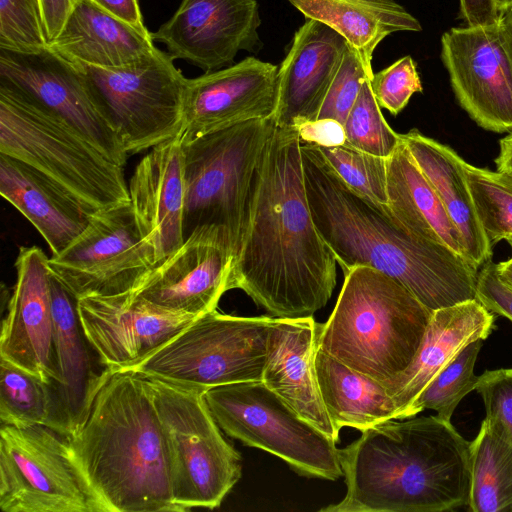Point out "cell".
<instances>
[{"instance_id":"7402d4cb","label":"cell","mask_w":512,"mask_h":512,"mask_svg":"<svg viewBox=\"0 0 512 512\" xmlns=\"http://www.w3.org/2000/svg\"><path fill=\"white\" fill-rule=\"evenodd\" d=\"M348 44L326 24L306 19L278 67L274 120L296 127L316 120Z\"/></svg>"},{"instance_id":"e0dca14e","label":"cell","mask_w":512,"mask_h":512,"mask_svg":"<svg viewBox=\"0 0 512 512\" xmlns=\"http://www.w3.org/2000/svg\"><path fill=\"white\" fill-rule=\"evenodd\" d=\"M260 25L257 0H182L151 34L174 60L211 72L233 65L239 51L257 53Z\"/></svg>"},{"instance_id":"83f0119b","label":"cell","mask_w":512,"mask_h":512,"mask_svg":"<svg viewBox=\"0 0 512 512\" xmlns=\"http://www.w3.org/2000/svg\"><path fill=\"white\" fill-rule=\"evenodd\" d=\"M413 159L439 196L458 229L466 258L477 268L491 260L492 246L477 216L467 184L465 161L449 146L417 129L400 134Z\"/></svg>"},{"instance_id":"c3c4849f","label":"cell","mask_w":512,"mask_h":512,"mask_svg":"<svg viewBox=\"0 0 512 512\" xmlns=\"http://www.w3.org/2000/svg\"><path fill=\"white\" fill-rule=\"evenodd\" d=\"M498 26L512 60V7L499 13Z\"/></svg>"},{"instance_id":"60d3db41","label":"cell","mask_w":512,"mask_h":512,"mask_svg":"<svg viewBox=\"0 0 512 512\" xmlns=\"http://www.w3.org/2000/svg\"><path fill=\"white\" fill-rule=\"evenodd\" d=\"M475 390L483 400L485 419L512 446V368L485 371Z\"/></svg>"},{"instance_id":"681fc988","label":"cell","mask_w":512,"mask_h":512,"mask_svg":"<svg viewBox=\"0 0 512 512\" xmlns=\"http://www.w3.org/2000/svg\"><path fill=\"white\" fill-rule=\"evenodd\" d=\"M496 268L501 280L512 287V257L497 263Z\"/></svg>"},{"instance_id":"8d00e7d4","label":"cell","mask_w":512,"mask_h":512,"mask_svg":"<svg viewBox=\"0 0 512 512\" xmlns=\"http://www.w3.org/2000/svg\"><path fill=\"white\" fill-rule=\"evenodd\" d=\"M346 142L364 152L388 158L400 144V134L388 125L370 86L363 83L344 123Z\"/></svg>"},{"instance_id":"5b68a950","label":"cell","mask_w":512,"mask_h":512,"mask_svg":"<svg viewBox=\"0 0 512 512\" xmlns=\"http://www.w3.org/2000/svg\"><path fill=\"white\" fill-rule=\"evenodd\" d=\"M432 311L393 277L371 267L344 273L318 348L385 386L416 356Z\"/></svg>"},{"instance_id":"484cf974","label":"cell","mask_w":512,"mask_h":512,"mask_svg":"<svg viewBox=\"0 0 512 512\" xmlns=\"http://www.w3.org/2000/svg\"><path fill=\"white\" fill-rule=\"evenodd\" d=\"M49 48L76 65L121 68L139 63L156 51L145 33L105 11L91 0H80Z\"/></svg>"},{"instance_id":"ba28073f","label":"cell","mask_w":512,"mask_h":512,"mask_svg":"<svg viewBox=\"0 0 512 512\" xmlns=\"http://www.w3.org/2000/svg\"><path fill=\"white\" fill-rule=\"evenodd\" d=\"M166 447L179 511L215 509L238 482L240 453L223 437L204 392L146 377Z\"/></svg>"},{"instance_id":"6da1fadb","label":"cell","mask_w":512,"mask_h":512,"mask_svg":"<svg viewBox=\"0 0 512 512\" xmlns=\"http://www.w3.org/2000/svg\"><path fill=\"white\" fill-rule=\"evenodd\" d=\"M336 258L308 204L295 127L275 126L255 181L231 289L275 318L311 317L336 286Z\"/></svg>"},{"instance_id":"3957f363","label":"cell","mask_w":512,"mask_h":512,"mask_svg":"<svg viewBox=\"0 0 512 512\" xmlns=\"http://www.w3.org/2000/svg\"><path fill=\"white\" fill-rule=\"evenodd\" d=\"M344 498L323 512H442L468 505L470 442L440 417L388 420L340 449Z\"/></svg>"},{"instance_id":"7bdbcfd3","label":"cell","mask_w":512,"mask_h":512,"mask_svg":"<svg viewBox=\"0 0 512 512\" xmlns=\"http://www.w3.org/2000/svg\"><path fill=\"white\" fill-rule=\"evenodd\" d=\"M300 143L320 147H333L345 144L344 125L331 118L307 121L295 127Z\"/></svg>"},{"instance_id":"4316f807","label":"cell","mask_w":512,"mask_h":512,"mask_svg":"<svg viewBox=\"0 0 512 512\" xmlns=\"http://www.w3.org/2000/svg\"><path fill=\"white\" fill-rule=\"evenodd\" d=\"M0 194L36 228L53 256L62 253L90 220V216L55 184L1 153Z\"/></svg>"},{"instance_id":"d6a6232c","label":"cell","mask_w":512,"mask_h":512,"mask_svg":"<svg viewBox=\"0 0 512 512\" xmlns=\"http://www.w3.org/2000/svg\"><path fill=\"white\" fill-rule=\"evenodd\" d=\"M0 360L1 423L50 427L52 397L49 385L9 360L1 357Z\"/></svg>"},{"instance_id":"bcb514c9","label":"cell","mask_w":512,"mask_h":512,"mask_svg":"<svg viewBox=\"0 0 512 512\" xmlns=\"http://www.w3.org/2000/svg\"><path fill=\"white\" fill-rule=\"evenodd\" d=\"M93 3L129 23L142 32L148 33L140 11L138 0H91Z\"/></svg>"},{"instance_id":"f35d334b","label":"cell","mask_w":512,"mask_h":512,"mask_svg":"<svg viewBox=\"0 0 512 512\" xmlns=\"http://www.w3.org/2000/svg\"><path fill=\"white\" fill-rule=\"evenodd\" d=\"M373 74L372 65L366 64L357 52L347 46L317 119L331 118L344 125L363 83Z\"/></svg>"},{"instance_id":"ab89813d","label":"cell","mask_w":512,"mask_h":512,"mask_svg":"<svg viewBox=\"0 0 512 512\" xmlns=\"http://www.w3.org/2000/svg\"><path fill=\"white\" fill-rule=\"evenodd\" d=\"M370 86L379 106L394 116L406 107L414 93L423 91L417 65L409 55L374 73Z\"/></svg>"},{"instance_id":"8fae6325","label":"cell","mask_w":512,"mask_h":512,"mask_svg":"<svg viewBox=\"0 0 512 512\" xmlns=\"http://www.w3.org/2000/svg\"><path fill=\"white\" fill-rule=\"evenodd\" d=\"M0 508L4 512H106L67 438L44 425L1 424Z\"/></svg>"},{"instance_id":"816d5d0a","label":"cell","mask_w":512,"mask_h":512,"mask_svg":"<svg viewBox=\"0 0 512 512\" xmlns=\"http://www.w3.org/2000/svg\"><path fill=\"white\" fill-rule=\"evenodd\" d=\"M506 241L509 243L512 250V237L507 238Z\"/></svg>"},{"instance_id":"9c48e42d","label":"cell","mask_w":512,"mask_h":512,"mask_svg":"<svg viewBox=\"0 0 512 512\" xmlns=\"http://www.w3.org/2000/svg\"><path fill=\"white\" fill-rule=\"evenodd\" d=\"M273 320L213 310L127 370L203 392L226 384L262 381Z\"/></svg>"},{"instance_id":"603a6c76","label":"cell","mask_w":512,"mask_h":512,"mask_svg":"<svg viewBox=\"0 0 512 512\" xmlns=\"http://www.w3.org/2000/svg\"><path fill=\"white\" fill-rule=\"evenodd\" d=\"M128 189L138 229L157 264L184 242L185 179L180 138L153 147L136 166Z\"/></svg>"},{"instance_id":"74e56055","label":"cell","mask_w":512,"mask_h":512,"mask_svg":"<svg viewBox=\"0 0 512 512\" xmlns=\"http://www.w3.org/2000/svg\"><path fill=\"white\" fill-rule=\"evenodd\" d=\"M48 47L40 0H0V49L38 52Z\"/></svg>"},{"instance_id":"30bf717a","label":"cell","mask_w":512,"mask_h":512,"mask_svg":"<svg viewBox=\"0 0 512 512\" xmlns=\"http://www.w3.org/2000/svg\"><path fill=\"white\" fill-rule=\"evenodd\" d=\"M219 427L243 444L267 451L301 476H343L336 442L299 416L262 381L240 382L204 392Z\"/></svg>"},{"instance_id":"f907efd6","label":"cell","mask_w":512,"mask_h":512,"mask_svg":"<svg viewBox=\"0 0 512 512\" xmlns=\"http://www.w3.org/2000/svg\"><path fill=\"white\" fill-rule=\"evenodd\" d=\"M492 2L499 13L512 7V0H492Z\"/></svg>"},{"instance_id":"f546056e","label":"cell","mask_w":512,"mask_h":512,"mask_svg":"<svg viewBox=\"0 0 512 512\" xmlns=\"http://www.w3.org/2000/svg\"><path fill=\"white\" fill-rule=\"evenodd\" d=\"M306 19L322 22L340 34L362 60L394 32H420V22L395 0H287Z\"/></svg>"},{"instance_id":"4fadbf2b","label":"cell","mask_w":512,"mask_h":512,"mask_svg":"<svg viewBox=\"0 0 512 512\" xmlns=\"http://www.w3.org/2000/svg\"><path fill=\"white\" fill-rule=\"evenodd\" d=\"M155 265L130 203L91 215L83 232L48 259L52 275L76 299L132 291Z\"/></svg>"},{"instance_id":"44dd1931","label":"cell","mask_w":512,"mask_h":512,"mask_svg":"<svg viewBox=\"0 0 512 512\" xmlns=\"http://www.w3.org/2000/svg\"><path fill=\"white\" fill-rule=\"evenodd\" d=\"M54 348L60 382L50 387L51 429L70 436L83 421L100 385L110 371L99 359L80 325L77 299L50 276Z\"/></svg>"},{"instance_id":"2e32d148","label":"cell","mask_w":512,"mask_h":512,"mask_svg":"<svg viewBox=\"0 0 512 512\" xmlns=\"http://www.w3.org/2000/svg\"><path fill=\"white\" fill-rule=\"evenodd\" d=\"M234 261L229 234L204 226L158 262L132 291L161 309L200 316L216 310L222 295L232 290Z\"/></svg>"},{"instance_id":"8992f818","label":"cell","mask_w":512,"mask_h":512,"mask_svg":"<svg viewBox=\"0 0 512 512\" xmlns=\"http://www.w3.org/2000/svg\"><path fill=\"white\" fill-rule=\"evenodd\" d=\"M0 153L40 173L89 216L130 203L124 167L60 118L3 87Z\"/></svg>"},{"instance_id":"52a82bcc","label":"cell","mask_w":512,"mask_h":512,"mask_svg":"<svg viewBox=\"0 0 512 512\" xmlns=\"http://www.w3.org/2000/svg\"><path fill=\"white\" fill-rule=\"evenodd\" d=\"M274 117L254 119L182 142L184 240L204 226L230 236L236 254L244 235L260 163Z\"/></svg>"},{"instance_id":"4dcf8cb0","label":"cell","mask_w":512,"mask_h":512,"mask_svg":"<svg viewBox=\"0 0 512 512\" xmlns=\"http://www.w3.org/2000/svg\"><path fill=\"white\" fill-rule=\"evenodd\" d=\"M315 368L322 401L335 428L364 431L396 419L397 410L386 386L361 374L321 349Z\"/></svg>"},{"instance_id":"f6af8a7d","label":"cell","mask_w":512,"mask_h":512,"mask_svg":"<svg viewBox=\"0 0 512 512\" xmlns=\"http://www.w3.org/2000/svg\"><path fill=\"white\" fill-rule=\"evenodd\" d=\"M460 17L469 26H488L498 22L499 12L492 0H459Z\"/></svg>"},{"instance_id":"5bb4252c","label":"cell","mask_w":512,"mask_h":512,"mask_svg":"<svg viewBox=\"0 0 512 512\" xmlns=\"http://www.w3.org/2000/svg\"><path fill=\"white\" fill-rule=\"evenodd\" d=\"M0 87L60 118L111 161L125 166L129 155L118 131L76 64L49 47L38 52L0 49Z\"/></svg>"},{"instance_id":"9a60e30c","label":"cell","mask_w":512,"mask_h":512,"mask_svg":"<svg viewBox=\"0 0 512 512\" xmlns=\"http://www.w3.org/2000/svg\"><path fill=\"white\" fill-rule=\"evenodd\" d=\"M441 60L470 118L486 130L512 132V60L498 22L449 29L441 37Z\"/></svg>"},{"instance_id":"836d02e7","label":"cell","mask_w":512,"mask_h":512,"mask_svg":"<svg viewBox=\"0 0 512 512\" xmlns=\"http://www.w3.org/2000/svg\"><path fill=\"white\" fill-rule=\"evenodd\" d=\"M464 169L477 216L491 246L512 237V175L467 162Z\"/></svg>"},{"instance_id":"e575fe53","label":"cell","mask_w":512,"mask_h":512,"mask_svg":"<svg viewBox=\"0 0 512 512\" xmlns=\"http://www.w3.org/2000/svg\"><path fill=\"white\" fill-rule=\"evenodd\" d=\"M482 341L469 343L428 384L410 408L408 418L424 410H434L438 417L451 421L459 402L476 388L479 376L474 374V366Z\"/></svg>"},{"instance_id":"7c38bea8","label":"cell","mask_w":512,"mask_h":512,"mask_svg":"<svg viewBox=\"0 0 512 512\" xmlns=\"http://www.w3.org/2000/svg\"><path fill=\"white\" fill-rule=\"evenodd\" d=\"M160 49L121 68L77 65L114 123L128 155L180 137L187 79Z\"/></svg>"},{"instance_id":"277c9868","label":"cell","mask_w":512,"mask_h":512,"mask_svg":"<svg viewBox=\"0 0 512 512\" xmlns=\"http://www.w3.org/2000/svg\"><path fill=\"white\" fill-rule=\"evenodd\" d=\"M66 438L106 512L179 511L162 427L142 374L110 370Z\"/></svg>"},{"instance_id":"b9f144b4","label":"cell","mask_w":512,"mask_h":512,"mask_svg":"<svg viewBox=\"0 0 512 512\" xmlns=\"http://www.w3.org/2000/svg\"><path fill=\"white\" fill-rule=\"evenodd\" d=\"M476 299L491 313L512 321V287L501 280L491 260L478 272Z\"/></svg>"},{"instance_id":"7a4b0ae2","label":"cell","mask_w":512,"mask_h":512,"mask_svg":"<svg viewBox=\"0 0 512 512\" xmlns=\"http://www.w3.org/2000/svg\"><path fill=\"white\" fill-rule=\"evenodd\" d=\"M313 221L344 273L377 269L405 286L432 312L476 299L478 268L445 245L404 227L388 206L349 187L315 145L301 144Z\"/></svg>"},{"instance_id":"d590c367","label":"cell","mask_w":512,"mask_h":512,"mask_svg":"<svg viewBox=\"0 0 512 512\" xmlns=\"http://www.w3.org/2000/svg\"><path fill=\"white\" fill-rule=\"evenodd\" d=\"M316 147L349 187L375 203L388 206L387 158L364 152L347 144Z\"/></svg>"},{"instance_id":"ac0fdd59","label":"cell","mask_w":512,"mask_h":512,"mask_svg":"<svg viewBox=\"0 0 512 512\" xmlns=\"http://www.w3.org/2000/svg\"><path fill=\"white\" fill-rule=\"evenodd\" d=\"M77 313L84 335L111 371L140 363L199 317L161 309L134 291L82 297Z\"/></svg>"},{"instance_id":"d6986e66","label":"cell","mask_w":512,"mask_h":512,"mask_svg":"<svg viewBox=\"0 0 512 512\" xmlns=\"http://www.w3.org/2000/svg\"><path fill=\"white\" fill-rule=\"evenodd\" d=\"M278 66L247 57L228 67L188 78L182 142L254 119L274 116Z\"/></svg>"},{"instance_id":"d4e9b609","label":"cell","mask_w":512,"mask_h":512,"mask_svg":"<svg viewBox=\"0 0 512 512\" xmlns=\"http://www.w3.org/2000/svg\"><path fill=\"white\" fill-rule=\"evenodd\" d=\"M494 328V315L477 299L433 311L420 348L411 364L386 385L398 420L428 384L465 348L485 340Z\"/></svg>"},{"instance_id":"ffe728a7","label":"cell","mask_w":512,"mask_h":512,"mask_svg":"<svg viewBox=\"0 0 512 512\" xmlns=\"http://www.w3.org/2000/svg\"><path fill=\"white\" fill-rule=\"evenodd\" d=\"M48 259L37 246L19 248L16 282L2 321L0 357L53 387L60 382V376L54 348Z\"/></svg>"},{"instance_id":"f1b7e54d","label":"cell","mask_w":512,"mask_h":512,"mask_svg":"<svg viewBox=\"0 0 512 512\" xmlns=\"http://www.w3.org/2000/svg\"><path fill=\"white\" fill-rule=\"evenodd\" d=\"M386 189L388 208L404 227L466 257L458 229L402 140L387 158Z\"/></svg>"},{"instance_id":"7dc6e473","label":"cell","mask_w":512,"mask_h":512,"mask_svg":"<svg viewBox=\"0 0 512 512\" xmlns=\"http://www.w3.org/2000/svg\"><path fill=\"white\" fill-rule=\"evenodd\" d=\"M497 170L512 175V132L499 142V154L495 160Z\"/></svg>"},{"instance_id":"cb8c5ba5","label":"cell","mask_w":512,"mask_h":512,"mask_svg":"<svg viewBox=\"0 0 512 512\" xmlns=\"http://www.w3.org/2000/svg\"><path fill=\"white\" fill-rule=\"evenodd\" d=\"M318 326L312 316L274 317L262 382L299 416L337 443L339 431L322 401L315 368Z\"/></svg>"},{"instance_id":"ee69618b","label":"cell","mask_w":512,"mask_h":512,"mask_svg":"<svg viewBox=\"0 0 512 512\" xmlns=\"http://www.w3.org/2000/svg\"><path fill=\"white\" fill-rule=\"evenodd\" d=\"M80 0H40L47 39L52 42L60 33L70 13Z\"/></svg>"},{"instance_id":"1f68e13d","label":"cell","mask_w":512,"mask_h":512,"mask_svg":"<svg viewBox=\"0 0 512 512\" xmlns=\"http://www.w3.org/2000/svg\"><path fill=\"white\" fill-rule=\"evenodd\" d=\"M469 509L512 512V446L484 418L470 442Z\"/></svg>"}]
</instances>
